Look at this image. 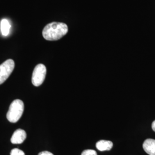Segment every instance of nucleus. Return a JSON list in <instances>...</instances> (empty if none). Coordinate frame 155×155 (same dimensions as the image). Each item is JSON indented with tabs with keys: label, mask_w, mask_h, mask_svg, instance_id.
I'll list each match as a JSON object with an SVG mask.
<instances>
[{
	"label": "nucleus",
	"mask_w": 155,
	"mask_h": 155,
	"mask_svg": "<svg viewBox=\"0 0 155 155\" xmlns=\"http://www.w3.org/2000/svg\"><path fill=\"white\" fill-rule=\"evenodd\" d=\"M68 32V26L63 22H53L47 24L43 30V36L48 41L61 39Z\"/></svg>",
	"instance_id": "obj_1"
},
{
	"label": "nucleus",
	"mask_w": 155,
	"mask_h": 155,
	"mask_svg": "<svg viewBox=\"0 0 155 155\" xmlns=\"http://www.w3.org/2000/svg\"><path fill=\"white\" fill-rule=\"evenodd\" d=\"M24 109V105L21 100H16L12 102L6 118L9 122L16 123L22 116Z\"/></svg>",
	"instance_id": "obj_2"
},
{
	"label": "nucleus",
	"mask_w": 155,
	"mask_h": 155,
	"mask_svg": "<svg viewBox=\"0 0 155 155\" xmlns=\"http://www.w3.org/2000/svg\"><path fill=\"white\" fill-rule=\"evenodd\" d=\"M47 73V68L44 64H39L33 70L32 83L35 86L38 87L45 81Z\"/></svg>",
	"instance_id": "obj_3"
},
{
	"label": "nucleus",
	"mask_w": 155,
	"mask_h": 155,
	"mask_svg": "<svg viewBox=\"0 0 155 155\" xmlns=\"http://www.w3.org/2000/svg\"><path fill=\"white\" fill-rule=\"evenodd\" d=\"M15 61L8 59L0 64V84H2L9 77L15 68Z\"/></svg>",
	"instance_id": "obj_4"
},
{
	"label": "nucleus",
	"mask_w": 155,
	"mask_h": 155,
	"mask_svg": "<svg viewBox=\"0 0 155 155\" xmlns=\"http://www.w3.org/2000/svg\"><path fill=\"white\" fill-rule=\"evenodd\" d=\"M27 138V133L25 130L18 129L13 133L11 141L12 144H20L22 143Z\"/></svg>",
	"instance_id": "obj_5"
},
{
	"label": "nucleus",
	"mask_w": 155,
	"mask_h": 155,
	"mask_svg": "<svg viewBox=\"0 0 155 155\" xmlns=\"http://www.w3.org/2000/svg\"><path fill=\"white\" fill-rule=\"evenodd\" d=\"M143 147L147 153L150 155H155V140L148 139L144 141Z\"/></svg>",
	"instance_id": "obj_6"
},
{
	"label": "nucleus",
	"mask_w": 155,
	"mask_h": 155,
	"mask_svg": "<svg viewBox=\"0 0 155 155\" xmlns=\"http://www.w3.org/2000/svg\"><path fill=\"white\" fill-rule=\"evenodd\" d=\"M113 144L110 141L100 140L96 144V147L100 151L110 150L113 147Z\"/></svg>",
	"instance_id": "obj_7"
},
{
	"label": "nucleus",
	"mask_w": 155,
	"mask_h": 155,
	"mask_svg": "<svg viewBox=\"0 0 155 155\" xmlns=\"http://www.w3.org/2000/svg\"><path fill=\"white\" fill-rule=\"evenodd\" d=\"M0 27H1V31L2 35L5 36H8L9 33L10 29L11 27V25L9 22V21L6 19H2L1 21Z\"/></svg>",
	"instance_id": "obj_8"
},
{
	"label": "nucleus",
	"mask_w": 155,
	"mask_h": 155,
	"mask_svg": "<svg viewBox=\"0 0 155 155\" xmlns=\"http://www.w3.org/2000/svg\"><path fill=\"white\" fill-rule=\"evenodd\" d=\"M11 155H25L24 152L18 148H15L12 150Z\"/></svg>",
	"instance_id": "obj_9"
},
{
	"label": "nucleus",
	"mask_w": 155,
	"mask_h": 155,
	"mask_svg": "<svg viewBox=\"0 0 155 155\" xmlns=\"http://www.w3.org/2000/svg\"><path fill=\"white\" fill-rule=\"evenodd\" d=\"M81 155H97V153L94 150H83Z\"/></svg>",
	"instance_id": "obj_10"
},
{
	"label": "nucleus",
	"mask_w": 155,
	"mask_h": 155,
	"mask_svg": "<svg viewBox=\"0 0 155 155\" xmlns=\"http://www.w3.org/2000/svg\"><path fill=\"white\" fill-rule=\"evenodd\" d=\"M38 155H54L51 152H48V151H43L40 152Z\"/></svg>",
	"instance_id": "obj_11"
},
{
	"label": "nucleus",
	"mask_w": 155,
	"mask_h": 155,
	"mask_svg": "<svg viewBox=\"0 0 155 155\" xmlns=\"http://www.w3.org/2000/svg\"><path fill=\"white\" fill-rule=\"evenodd\" d=\"M152 128L153 130L155 132V120L152 124Z\"/></svg>",
	"instance_id": "obj_12"
}]
</instances>
